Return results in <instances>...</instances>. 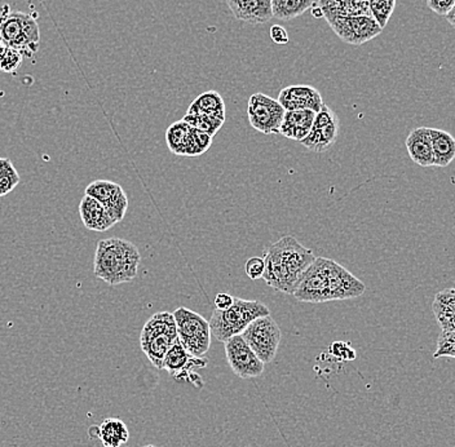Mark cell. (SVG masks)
<instances>
[{
  "label": "cell",
  "instance_id": "obj_1",
  "mask_svg": "<svg viewBox=\"0 0 455 447\" xmlns=\"http://www.w3.org/2000/svg\"><path fill=\"white\" fill-rule=\"evenodd\" d=\"M315 259L311 250L304 247L297 238L284 235L268 244L264 252V281L272 289L292 295L301 275Z\"/></svg>",
  "mask_w": 455,
  "mask_h": 447
},
{
  "label": "cell",
  "instance_id": "obj_2",
  "mask_svg": "<svg viewBox=\"0 0 455 447\" xmlns=\"http://www.w3.org/2000/svg\"><path fill=\"white\" fill-rule=\"evenodd\" d=\"M140 261L138 247L126 239H102L96 247L93 272L109 286H118L135 280Z\"/></svg>",
  "mask_w": 455,
  "mask_h": 447
},
{
  "label": "cell",
  "instance_id": "obj_3",
  "mask_svg": "<svg viewBox=\"0 0 455 447\" xmlns=\"http://www.w3.org/2000/svg\"><path fill=\"white\" fill-rule=\"evenodd\" d=\"M269 315V307L261 301L237 298L228 309L213 310L212 320L209 322L210 331L213 338L226 343L232 336L241 335V332L256 318Z\"/></svg>",
  "mask_w": 455,
  "mask_h": 447
},
{
  "label": "cell",
  "instance_id": "obj_4",
  "mask_svg": "<svg viewBox=\"0 0 455 447\" xmlns=\"http://www.w3.org/2000/svg\"><path fill=\"white\" fill-rule=\"evenodd\" d=\"M0 43L24 56L38 52L41 33L36 17L5 8L0 14Z\"/></svg>",
  "mask_w": 455,
  "mask_h": 447
},
{
  "label": "cell",
  "instance_id": "obj_5",
  "mask_svg": "<svg viewBox=\"0 0 455 447\" xmlns=\"http://www.w3.org/2000/svg\"><path fill=\"white\" fill-rule=\"evenodd\" d=\"M176 340L178 330L172 313H156L142 327L141 350L156 369L162 370L164 355Z\"/></svg>",
  "mask_w": 455,
  "mask_h": 447
},
{
  "label": "cell",
  "instance_id": "obj_6",
  "mask_svg": "<svg viewBox=\"0 0 455 447\" xmlns=\"http://www.w3.org/2000/svg\"><path fill=\"white\" fill-rule=\"evenodd\" d=\"M172 315L181 346L195 357H204L212 346L209 322L198 313L184 307H178Z\"/></svg>",
  "mask_w": 455,
  "mask_h": 447
},
{
  "label": "cell",
  "instance_id": "obj_7",
  "mask_svg": "<svg viewBox=\"0 0 455 447\" xmlns=\"http://www.w3.org/2000/svg\"><path fill=\"white\" fill-rule=\"evenodd\" d=\"M241 336L259 360L266 364L275 360L283 332L277 322L269 315L256 318L241 332Z\"/></svg>",
  "mask_w": 455,
  "mask_h": 447
},
{
  "label": "cell",
  "instance_id": "obj_8",
  "mask_svg": "<svg viewBox=\"0 0 455 447\" xmlns=\"http://www.w3.org/2000/svg\"><path fill=\"white\" fill-rule=\"evenodd\" d=\"M326 20L341 41L352 45L365 44L383 31L377 20L366 14L326 17Z\"/></svg>",
  "mask_w": 455,
  "mask_h": 447
},
{
  "label": "cell",
  "instance_id": "obj_9",
  "mask_svg": "<svg viewBox=\"0 0 455 447\" xmlns=\"http://www.w3.org/2000/svg\"><path fill=\"white\" fill-rule=\"evenodd\" d=\"M330 259L315 258L308 269L301 275L294 296L301 303L321 304L329 300V275Z\"/></svg>",
  "mask_w": 455,
  "mask_h": 447
},
{
  "label": "cell",
  "instance_id": "obj_10",
  "mask_svg": "<svg viewBox=\"0 0 455 447\" xmlns=\"http://www.w3.org/2000/svg\"><path fill=\"white\" fill-rule=\"evenodd\" d=\"M207 363L209 361L206 358L190 355L178 339L164 355L162 370H166L176 381H188L197 388H202L204 381L196 370L204 369Z\"/></svg>",
  "mask_w": 455,
  "mask_h": 447
},
{
  "label": "cell",
  "instance_id": "obj_11",
  "mask_svg": "<svg viewBox=\"0 0 455 447\" xmlns=\"http://www.w3.org/2000/svg\"><path fill=\"white\" fill-rule=\"evenodd\" d=\"M286 110L281 107L277 100L269 98L264 93H254L249 99L247 116L252 127L264 135H272L280 131Z\"/></svg>",
  "mask_w": 455,
  "mask_h": 447
},
{
  "label": "cell",
  "instance_id": "obj_12",
  "mask_svg": "<svg viewBox=\"0 0 455 447\" xmlns=\"http://www.w3.org/2000/svg\"><path fill=\"white\" fill-rule=\"evenodd\" d=\"M339 131V118L327 105L323 104L321 109L315 113L311 131L300 141V144L311 152H326L337 142Z\"/></svg>",
  "mask_w": 455,
  "mask_h": 447
},
{
  "label": "cell",
  "instance_id": "obj_13",
  "mask_svg": "<svg viewBox=\"0 0 455 447\" xmlns=\"http://www.w3.org/2000/svg\"><path fill=\"white\" fill-rule=\"evenodd\" d=\"M226 355L230 369L241 379H254L264 372V364L247 346L241 335H235L226 341Z\"/></svg>",
  "mask_w": 455,
  "mask_h": 447
},
{
  "label": "cell",
  "instance_id": "obj_14",
  "mask_svg": "<svg viewBox=\"0 0 455 447\" xmlns=\"http://www.w3.org/2000/svg\"><path fill=\"white\" fill-rule=\"evenodd\" d=\"M85 196H92L104 206L114 223L124 220L128 209V196L121 185L114 181L96 180L85 188Z\"/></svg>",
  "mask_w": 455,
  "mask_h": 447
},
{
  "label": "cell",
  "instance_id": "obj_15",
  "mask_svg": "<svg viewBox=\"0 0 455 447\" xmlns=\"http://www.w3.org/2000/svg\"><path fill=\"white\" fill-rule=\"evenodd\" d=\"M329 300H348L358 298L366 291L365 283L358 280L346 267L330 259L329 275Z\"/></svg>",
  "mask_w": 455,
  "mask_h": 447
},
{
  "label": "cell",
  "instance_id": "obj_16",
  "mask_svg": "<svg viewBox=\"0 0 455 447\" xmlns=\"http://www.w3.org/2000/svg\"><path fill=\"white\" fill-rule=\"evenodd\" d=\"M284 110H313L317 113L323 105V96L312 85H289L278 95Z\"/></svg>",
  "mask_w": 455,
  "mask_h": 447
},
{
  "label": "cell",
  "instance_id": "obj_17",
  "mask_svg": "<svg viewBox=\"0 0 455 447\" xmlns=\"http://www.w3.org/2000/svg\"><path fill=\"white\" fill-rule=\"evenodd\" d=\"M235 19L251 25L267 24L273 19L272 0H227Z\"/></svg>",
  "mask_w": 455,
  "mask_h": 447
},
{
  "label": "cell",
  "instance_id": "obj_18",
  "mask_svg": "<svg viewBox=\"0 0 455 447\" xmlns=\"http://www.w3.org/2000/svg\"><path fill=\"white\" fill-rule=\"evenodd\" d=\"M166 141L171 152L176 156H197L202 154L196 141L195 128L185 124L183 119L169 127Z\"/></svg>",
  "mask_w": 455,
  "mask_h": 447
},
{
  "label": "cell",
  "instance_id": "obj_19",
  "mask_svg": "<svg viewBox=\"0 0 455 447\" xmlns=\"http://www.w3.org/2000/svg\"><path fill=\"white\" fill-rule=\"evenodd\" d=\"M91 437H96L104 447H121L130 440V431L124 420L108 418L100 426L88 429Z\"/></svg>",
  "mask_w": 455,
  "mask_h": 447
},
{
  "label": "cell",
  "instance_id": "obj_20",
  "mask_svg": "<svg viewBox=\"0 0 455 447\" xmlns=\"http://www.w3.org/2000/svg\"><path fill=\"white\" fill-rule=\"evenodd\" d=\"M315 116L313 110H287L278 133L290 140L300 142L311 131Z\"/></svg>",
  "mask_w": 455,
  "mask_h": 447
},
{
  "label": "cell",
  "instance_id": "obj_21",
  "mask_svg": "<svg viewBox=\"0 0 455 447\" xmlns=\"http://www.w3.org/2000/svg\"><path fill=\"white\" fill-rule=\"evenodd\" d=\"M79 216L84 227L93 232H107L116 225L104 206L90 196H84L82 198L79 204Z\"/></svg>",
  "mask_w": 455,
  "mask_h": 447
},
{
  "label": "cell",
  "instance_id": "obj_22",
  "mask_svg": "<svg viewBox=\"0 0 455 447\" xmlns=\"http://www.w3.org/2000/svg\"><path fill=\"white\" fill-rule=\"evenodd\" d=\"M406 148H408L409 156H411L414 164L422 167L434 166L428 127H419L412 130L409 133L408 139H406Z\"/></svg>",
  "mask_w": 455,
  "mask_h": 447
},
{
  "label": "cell",
  "instance_id": "obj_23",
  "mask_svg": "<svg viewBox=\"0 0 455 447\" xmlns=\"http://www.w3.org/2000/svg\"><path fill=\"white\" fill-rule=\"evenodd\" d=\"M434 166L446 167L455 158V140L446 131L429 128Z\"/></svg>",
  "mask_w": 455,
  "mask_h": 447
},
{
  "label": "cell",
  "instance_id": "obj_24",
  "mask_svg": "<svg viewBox=\"0 0 455 447\" xmlns=\"http://www.w3.org/2000/svg\"><path fill=\"white\" fill-rule=\"evenodd\" d=\"M435 317L443 331H455V292L453 287L443 290L435 296L432 304Z\"/></svg>",
  "mask_w": 455,
  "mask_h": 447
},
{
  "label": "cell",
  "instance_id": "obj_25",
  "mask_svg": "<svg viewBox=\"0 0 455 447\" xmlns=\"http://www.w3.org/2000/svg\"><path fill=\"white\" fill-rule=\"evenodd\" d=\"M323 17L358 16L366 14L371 16L368 0H320Z\"/></svg>",
  "mask_w": 455,
  "mask_h": 447
},
{
  "label": "cell",
  "instance_id": "obj_26",
  "mask_svg": "<svg viewBox=\"0 0 455 447\" xmlns=\"http://www.w3.org/2000/svg\"><path fill=\"white\" fill-rule=\"evenodd\" d=\"M187 114H201V116L226 119V102L220 93L216 91H207L190 104Z\"/></svg>",
  "mask_w": 455,
  "mask_h": 447
},
{
  "label": "cell",
  "instance_id": "obj_27",
  "mask_svg": "<svg viewBox=\"0 0 455 447\" xmlns=\"http://www.w3.org/2000/svg\"><path fill=\"white\" fill-rule=\"evenodd\" d=\"M313 0H272L273 19L290 21L312 7Z\"/></svg>",
  "mask_w": 455,
  "mask_h": 447
},
{
  "label": "cell",
  "instance_id": "obj_28",
  "mask_svg": "<svg viewBox=\"0 0 455 447\" xmlns=\"http://www.w3.org/2000/svg\"><path fill=\"white\" fill-rule=\"evenodd\" d=\"M183 121L185 124H189L190 127L196 128V130L207 133V135L213 138V136L219 132V130L223 127L226 119L216 118V116H201V114H187Z\"/></svg>",
  "mask_w": 455,
  "mask_h": 447
},
{
  "label": "cell",
  "instance_id": "obj_29",
  "mask_svg": "<svg viewBox=\"0 0 455 447\" xmlns=\"http://www.w3.org/2000/svg\"><path fill=\"white\" fill-rule=\"evenodd\" d=\"M20 175L10 158H0V198L10 195L20 184Z\"/></svg>",
  "mask_w": 455,
  "mask_h": 447
},
{
  "label": "cell",
  "instance_id": "obj_30",
  "mask_svg": "<svg viewBox=\"0 0 455 447\" xmlns=\"http://www.w3.org/2000/svg\"><path fill=\"white\" fill-rule=\"evenodd\" d=\"M368 4L371 16L384 30L396 7V0H368Z\"/></svg>",
  "mask_w": 455,
  "mask_h": 447
},
{
  "label": "cell",
  "instance_id": "obj_31",
  "mask_svg": "<svg viewBox=\"0 0 455 447\" xmlns=\"http://www.w3.org/2000/svg\"><path fill=\"white\" fill-rule=\"evenodd\" d=\"M455 357V331H441L434 358Z\"/></svg>",
  "mask_w": 455,
  "mask_h": 447
},
{
  "label": "cell",
  "instance_id": "obj_32",
  "mask_svg": "<svg viewBox=\"0 0 455 447\" xmlns=\"http://www.w3.org/2000/svg\"><path fill=\"white\" fill-rule=\"evenodd\" d=\"M24 55H22L20 51L13 50V48H8L7 53L3 57L2 61H0V70L4 71V73H14L20 69L21 67L22 61H24Z\"/></svg>",
  "mask_w": 455,
  "mask_h": 447
},
{
  "label": "cell",
  "instance_id": "obj_33",
  "mask_svg": "<svg viewBox=\"0 0 455 447\" xmlns=\"http://www.w3.org/2000/svg\"><path fill=\"white\" fill-rule=\"evenodd\" d=\"M264 260L261 258H251L246 261L244 272L249 275L250 280L256 281L263 278L264 275Z\"/></svg>",
  "mask_w": 455,
  "mask_h": 447
},
{
  "label": "cell",
  "instance_id": "obj_34",
  "mask_svg": "<svg viewBox=\"0 0 455 447\" xmlns=\"http://www.w3.org/2000/svg\"><path fill=\"white\" fill-rule=\"evenodd\" d=\"M427 5L432 12L445 17L451 11L455 10V0H427Z\"/></svg>",
  "mask_w": 455,
  "mask_h": 447
},
{
  "label": "cell",
  "instance_id": "obj_35",
  "mask_svg": "<svg viewBox=\"0 0 455 447\" xmlns=\"http://www.w3.org/2000/svg\"><path fill=\"white\" fill-rule=\"evenodd\" d=\"M270 38H272V41L275 43V44H287L290 41L289 34H287V31L284 30L283 27H280V25H273L272 28H270Z\"/></svg>",
  "mask_w": 455,
  "mask_h": 447
},
{
  "label": "cell",
  "instance_id": "obj_36",
  "mask_svg": "<svg viewBox=\"0 0 455 447\" xmlns=\"http://www.w3.org/2000/svg\"><path fill=\"white\" fill-rule=\"evenodd\" d=\"M235 303V298L232 295L226 294V292H220L215 296V309L226 310Z\"/></svg>",
  "mask_w": 455,
  "mask_h": 447
},
{
  "label": "cell",
  "instance_id": "obj_37",
  "mask_svg": "<svg viewBox=\"0 0 455 447\" xmlns=\"http://www.w3.org/2000/svg\"><path fill=\"white\" fill-rule=\"evenodd\" d=\"M454 14H455V10L451 11V12H449L448 14H446L445 17H443V19L448 20L449 24H451V27H455Z\"/></svg>",
  "mask_w": 455,
  "mask_h": 447
},
{
  "label": "cell",
  "instance_id": "obj_38",
  "mask_svg": "<svg viewBox=\"0 0 455 447\" xmlns=\"http://www.w3.org/2000/svg\"><path fill=\"white\" fill-rule=\"evenodd\" d=\"M8 48L10 47H7V45L3 44V43H0V61H2L3 57H4L5 53H7Z\"/></svg>",
  "mask_w": 455,
  "mask_h": 447
},
{
  "label": "cell",
  "instance_id": "obj_39",
  "mask_svg": "<svg viewBox=\"0 0 455 447\" xmlns=\"http://www.w3.org/2000/svg\"><path fill=\"white\" fill-rule=\"evenodd\" d=\"M313 16L315 17V19H321V17H323V10H321L320 7L315 8V10L312 11Z\"/></svg>",
  "mask_w": 455,
  "mask_h": 447
},
{
  "label": "cell",
  "instance_id": "obj_40",
  "mask_svg": "<svg viewBox=\"0 0 455 447\" xmlns=\"http://www.w3.org/2000/svg\"><path fill=\"white\" fill-rule=\"evenodd\" d=\"M142 447H158V446H155V445H147V446H142Z\"/></svg>",
  "mask_w": 455,
  "mask_h": 447
}]
</instances>
